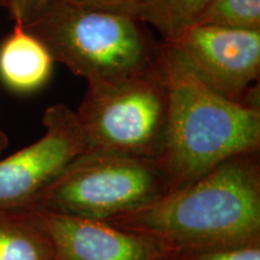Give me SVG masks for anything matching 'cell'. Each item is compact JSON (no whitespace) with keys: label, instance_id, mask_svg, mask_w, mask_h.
Returning <instances> with one entry per match:
<instances>
[{"label":"cell","instance_id":"cell-16","mask_svg":"<svg viewBox=\"0 0 260 260\" xmlns=\"http://www.w3.org/2000/svg\"><path fill=\"white\" fill-rule=\"evenodd\" d=\"M8 145H9L8 135H6L5 130L3 129L2 118H0V155L3 154V152H4L6 148H8Z\"/></svg>","mask_w":260,"mask_h":260},{"label":"cell","instance_id":"cell-8","mask_svg":"<svg viewBox=\"0 0 260 260\" xmlns=\"http://www.w3.org/2000/svg\"><path fill=\"white\" fill-rule=\"evenodd\" d=\"M39 213L52 237L57 260H153L167 252L151 237L109 222Z\"/></svg>","mask_w":260,"mask_h":260},{"label":"cell","instance_id":"cell-5","mask_svg":"<svg viewBox=\"0 0 260 260\" xmlns=\"http://www.w3.org/2000/svg\"><path fill=\"white\" fill-rule=\"evenodd\" d=\"M164 194L155 159L87 151L68 165L30 211L109 222Z\"/></svg>","mask_w":260,"mask_h":260},{"label":"cell","instance_id":"cell-3","mask_svg":"<svg viewBox=\"0 0 260 260\" xmlns=\"http://www.w3.org/2000/svg\"><path fill=\"white\" fill-rule=\"evenodd\" d=\"M22 27L87 83L146 73L160 60L161 41L134 16L53 2Z\"/></svg>","mask_w":260,"mask_h":260},{"label":"cell","instance_id":"cell-15","mask_svg":"<svg viewBox=\"0 0 260 260\" xmlns=\"http://www.w3.org/2000/svg\"><path fill=\"white\" fill-rule=\"evenodd\" d=\"M56 2H61L65 4L79 6V8L83 9L113 12V14L136 17V2L138 0H56Z\"/></svg>","mask_w":260,"mask_h":260},{"label":"cell","instance_id":"cell-11","mask_svg":"<svg viewBox=\"0 0 260 260\" xmlns=\"http://www.w3.org/2000/svg\"><path fill=\"white\" fill-rule=\"evenodd\" d=\"M210 0H138L136 17L152 27L161 41H171L198 24Z\"/></svg>","mask_w":260,"mask_h":260},{"label":"cell","instance_id":"cell-17","mask_svg":"<svg viewBox=\"0 0 260 260\" xmlns=\"http://www.w3.org/2000/svg\"><path fill=\"white\" fill-rule=\"evenodd\" d=\"M153 260H177V254L175 252H164L161 253L160 255H158L157 258H154Z\"/></svg>","mask_w":260,"mask_h":260},{"label":"cell","instance_id":"cell-12","mask_svg":"<svg viewBox=\"0 0 260 260\" xmlns=\"http://www.w3.org/2000/svg\"><path fill=\"white\" fill-rule=\"evenodd\" d=\"M198 24L232 30H260V0H210Z\"/></svg>","mask_w":260,"mask_h":260},{"label":"cell","instance_id":"cell-4","mask_svg":"<svg viewBox=\"0 0 260 260\" xmlns=\"http://www.w3.org/2000/svg\"><path fill=\"white\" fill-rule=\"evenodd\" d=\"M75 113L88 151L157 159L169 115L160 60L146 73L88 83Z\"/></svg>","mask_w":260,"mask_h":260},{"label":"cell","instance_id":"cell-6","mask_svg":"<svg viewBox=\"0 0 260 260\" xmlns=\"http://www.w3.org/2000/svg\"><path fill=\"white\" fill-rule=\"evenodd\" d=\"M161 46L206 88L234 102L260 107V30L197 24L174 40L161 41Z\"/></svg>","mask_w":260,"mask_h":260},{"label":"cell","instance_id":"cell-2","mask_svg":"<svg viewBox=\"0 0 260 260\" xmlns=\"http://www.w3.org/2000/svg\"><path fill=\"white\" fill-rule=\"evenodd\" d=\"M169 115L157 164L167 193L188 186L236 155L260 151V107L212 92L161 46Z\"/></svg>","mask_w":260,"mask_h":260},{"label":"cell","instance_id":"cell-9","mask_svg":"<svg viewBox=\"0 0 260 260\" xmlns=\"http://www.w3.org/2000/svg\"><path fill=\"white\" fill-rule=\"evenodd\" d=\"M56 61L37 37L19 24L0 42V82L16 94H31L50 82Z\"/></svg>","mask_w":260,"mask_h":260},{"label":"cell","instance_id":"cell-7","mask_svg":"<svg viewBox=\"0 0 260 260\" xmlns=\"http://www.w3.org/2000/svg\"><path fill=\"white\" fill-rule=\"evenodd\" d=\"M44 135L0 160V210H31L68 165L88 151L76 113L67 104L48 106Z\"/></svg>","mask_w":260,"mask_h":260},{"label":"cell","instance_id":"cell-1","mask_svg":"<svg viewBox=\"0 0 260 260\" xmlns=\"http://www.w3.org/2000/svg\"><path fill=\"white\" fill-rule=\"evenodd\" d=\"M109 223L175 253L260 242L259 152L228 159L188 186Z\"/></svg>","mask_w":260,"mask_h":260},{"label":"cell","instance_id":"cell-13","mask_svg":"<svg viewBox=\"0 0 260 260\" xmlns=\"http://www.w3.org/2000/svg\"><path fill=\"white\" fill-rule=\"evenodd\" d=\"M176 254L177 260H260V242Z\"/></svg>","mask_w":260,"mask_h":260},{"label":"cell","instance_id":"cell-10","mask_svg":"<svg viewBox=\"0 0 260 260\" xmlns=\"http://www.w3.org/2000/svg\"><path fill=\"white\" fill-rule=\"evenodd\" d=\"M0 260H57L53 241L40 213L0 210Z\"/></svg>","mask_w":260,"mask_h":260},{"label":"cell","instance_id":"cell-14","mask_svg":"<svg viewBox=\"0 0 260 260\" xmlns=\"http://www.w3.org/2000/svg\"><path fill=\"white\" fill-rule=\"evenodd\" d=\"M56 0H0V9L8 12L14 24L24 25Z\"/></svg>","mask_w":260,"mask_h":260}]
</instances>
